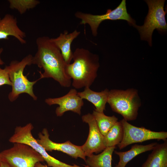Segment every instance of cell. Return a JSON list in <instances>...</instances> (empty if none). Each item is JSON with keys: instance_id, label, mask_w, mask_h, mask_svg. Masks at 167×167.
I'll use <instances>...</instances> for the list:
<instances>
[{"instance_id": "obj_6", "label": "cell", "mask_w": 167, "mask_h": 167, "mask_svg": "<svg viewBox=\"0 0 167 167\" xmlns=\"http://www.w3.org/2000/svg\"><path fill=\"white\" fill-rule=\"evenodd\" d=\"M13 143L12 147L1 152L2 161L11 167H35L37 163L44 161L41 155L29 145Z\"/></svg>"}, {"instance_id": "obj_12", "label": "cell", "mask_w": 167, "mask_h": 167, "mask_svg": "<svg viewBox=\"0 0 167 167\" xmlns=\"http://www.w3.org/2000/svg\"><path fill=\"white\" fill-rule=\"evenodd\" d=\"M75 88H72L66 95L58 98H46L45 102L49 105L57 104L59 105L55 110L57 116H61L66 112L71 111L79 115L84 104L83 99L77 94Z\"/></svg>"}, {"instance_id": "obj_17", "label": "cell", "mask_w": 167, "mask_h": 167, "mask_svg": "<svg viewBox=\"0 0 167 167\" xmlns=\"http://www.w3.org/2000/svg\"><path fill=\"white\" fill-rule=\"evenodd\" d=\"M157 144V142L145 145L135 144L132 146L130 149L128 151H114V153L119 158V162L114 167H125L127 164L135 156L143 152L152 150Z\"/></svg>"}, {"instance_id": "obj_14", "label": "cell", "mask_w": 167, "mask_h": 167, "mask_svg": "<svg viewBox=\"0 0 167 167\" xmlns=\"http://www.w3.org/2000/svg\"><path fill=\"white\" fill-rule=\"evenodd\" d=\"M80 34V32L75 30L68 33L67 31L61 33L58 37L50 38L51 41L60 49L64 61L66 64H69L72 59L73 53L71 45L73 41Z\"/></svg>"}, {"instance_id": "obj_16", "label": "cell", "mask_w": 167, "mask_h": 167, "mask_svg": "<svg viewBox=\"0 0 167 167\" xmlns=\"http://www.w3.org/2000/svg\"><path fill=\"white\" fill-rule=\"evenodd\" d=\"M141 167H167V140L158 143Z\"/></svg>"}, {"instance_id": "obj_2", "label": "cell", "mask_w": 167, "mask_h": 167, "mask_svg": "<svg viewBox=\"0 0 167 167\" xmlns=\"http://www.w3.org/2000/svg\"><path fill=\"white\" fill-rule=\"evenodd\" d=\"M73 62L66 64L65 72L73 80L75 89L90 88L97 76L100 67L98 55L84 48H76L73 53Z\"/></svg>"}, {"instance_id": "obj_24", "label": "cell", "mask_w": 167, "mask_h": 167, "mask_svg": "<svg viewBox=\"0 0 167 167\" xmlns=\"http://www.w3.org/2000/svg\"><path fill=\"white\" fill-rule=\"evenodd\" d=\"M35 167H49L47 165H43L41 162H38L35 165Z\"/></svg>"}, {"instance_id": "obj_22", "label": "cell", "mask_w": 167, "mask_h": 167, "mask_svg": "<svg viewBox=\"0 0 167 167\" xmlns=\"http://www.w3.org/2000/svg\"><path fill=\"white\" fill-rule=\"evenodd\" d=\"M5 84L11 86V84L6 69L0 67V86Z\"/></svg>"}, {"instance_id": "obj_9", "label": "cell", "mask_w": 167, "mask_h": 167, "mask_svg": "<svg viewBox=\"0 0 167 167\" xmlns=\"http://www.w3.org/2000/svg\"><path fill=\"white\" fill-rule=\"evenodd\" d=\"M120 121L123 127L124 134L122 140L118 145L120 150L133 143L150 140H167V132L155 131L143 127H137L130 124L124 119Z\"/></svg>"}, {"instance_id": "obj_19", "label": "cell", "mask_w": 167, "mask_h": 167, "mask_svg": "<svg viewBox=\"0 0 167 167\" xmlns=\"http://www.w3.org/2000/svg\"><path fill=\"white\" fill-rule=\"evenodd\" d=\"M124 131L120 122L118 121L108 133L103 136V142L105 148L116 146L122 140Z\"/></svg>"}, {"instance_id": "obj_13", "label": "cell", "mask_w": 167, "mask_h": 167, "mask_svg": "<svg viewBox=\"0 0 167 167\" xmlns=\"http://www.w3.org/2000/svg\"><path fill=\"white\" fill-rule=\"evenodd\" d=\"M10 36L15 37L21 44L26 43V33L18 26L16 19L7 14L0 18V40L8 39Z\"/></svg>"}, {"instance_id": "obj_10", "label": "cell", "mask_w": 167, "mask_h": 167, "mask_svg": "<svg viewBox=\"0 0 167 167\" xmlns=\"http://www.w3.org/2000/svg\"><path fill=\"white\" fill-rule=\"evenodd\" d=\"M82 119L83 122L88 124L89 133L88 139L81 148L86 156H88L93 153H99L105 148L103 142V135L101 133L95 120L92 114L88 113L83 115Z\"/></svg>"}, {"instance_id": "obj_8", "label": "cell", "mask_w": 167, "mask_h": 167, "mask_svg": "<svg viewBox=\"0 0 167 167\" xmlns=\"http://www.w3.org/2000/svg\"><path fill=\"white\" fill-rule=\"evenodd\" d=\"M75 16L81 19V24H88L90 27L92 33L96 36L98 28L100 24L106 20H124L127 21L130 25L135 24V21L128 13L125 0H122L119 5L114 9H108L106 13L101 15H93L85 13L80 11L77 12Z\"/></svg>"}, {"instance_id": "obj_7", "label": "cell", "mask_w": 167, "mask_h": 167, "mask_svg": "<svg viewBox=\"0 0 167 167\" xmlns=\"http://www.w3.org/2000/svg\"><path fill=\"white\" fill-rule=\"evenodd\" d=\"M33 128V126L30 123L24 126H17L14 134L9 139V141L13 143H20L29 145L41 155L48 167H77L75 164L71 165L67 164L49 155L32 135V131Z\"/></svg>"}, {"instance_id": "obj_21", "label": "cell", "mask_w": 167, "mask_h": 167, "mask_svg": "<svg viewBox=\"0 0 167 167\" xmlns=\"http://www.w3.org/2000/svg\"><path fill=\"white\" fill-rule=\"evenodd\" d=\"M9 7L16 10L21 15L35 8L40 3L37 0H9Z\"/></svg>"}, {"instance_id": "obj_5", "label": "cell", "mask_w": 167, "mask_h": 167, "mask_svg": "<svg viewBox=\"0 0 167 167\" xmlns=\"http://www.w3.org/2000/svg\"><path fill=\"white\" fill-rule=\"evenodd\" d=\"M148 7V11L143 25L140 26L135 24L133 25L138 30L142 40L147 41L150 46L152 45V36L154 30L165 32L167 25L165 19L167 11L164 6L165 0H145Z\"/></svg>"}, {"instance_id": "obj_11", "label": "cell", "mask_w": 167, "mask_h": 167, "mask_svg": "<svg viewBox=\"0 0 167 167\" xmlns=\"http://www.w3.org/2000/svg\"><path fill=\"white\" fill-rule=\"evenodd\" d=\"M36 139L46 151H61L75 159L79 157L86 161V156L80 146L75 145L69 141L60 143L53 142L49 138V134L46 128H44L41 132L39 133L38 139Z\"/></svg>"}, {"instance_id": "obj_18", "label": "cell", "mask_w": 167, "mask_h": 167, "mask_svg": "<svg viewBox=\"0 0 167 167\" xmlns=\"http://www.w3.org/2000/svg\"><path fill=\"white\" fill-rule=\"evenodd\" d=\"M116 146L106 148L101 153L87 156L85 162L89 167H112V156Z\"/></svg>"}, {"instance_id": "obj_25", "label": "cell", "mask_w": 167, "mask_h": 167, "mask_svg": "<svg viewBox=\"0 0 167 167\" xmlns=\"http://www.w3.org/2000/svg\"><path fill=\"white\" fill-rule=\"evenodd\" d=\"M3 49L2 48H0V65H2L4 63V62L1 59L0 57L1 55L3 52Z\"/></svg>"}, {"instance_id": "obj_4", "label": "cell", "mask_w": 167, "mask_h": 167, "mask_svg": "<svg viewBox=\"0 0 167 167\" xmlns=\"http://www.w3.org/2000/svg\"><path fill=\"white\" fill-rule=\"evenodd\" d=\"M107 103L113 111L121 115L128 122L137 118L141 105L138 91L132 88L109 90Z\"/></svg>"}, {"instance_id": "obj_26", "label": "cell", "mask_w": 167, "mask_h": 167, "mask_svg": "<svg viewBox=\"0 0 167 167\" xmlns=\"http://www.w3.org/2000/svg\"><path fill=\"white\" fill-rule=\"evenodd\" d=\"M2 161V157H1V152H0V163H1V162Z\"/></svg>"}, {"instance_id": "obj_23", "label": "cell", "mask_w": 167, "mask_h": 167, "mask_svg": "<svg viewBox=\"0 0 167 167\" xmlns=\"http://www.w3.org/2000/svg\"><path fill=\"white\" fill-rule=\"evenodd\" d=\"M0 167H11L8 164L3 161H2L0 163Z\"/></svg>"}, {"instance_id": "obj_3", "label": "cell", "mask_w": 167, "mask_h": 167, "mask_svg": "<svg viewBox=\"0 0 167 167\" xmlns=\"http://www.w3.org/2000/svg\"><path fill=\"white\" fill-rule=\"evenodd\" d=\"M32 57L29 54L21 61H12L9 65L6 66L4 68L7 72L11 84L12 90L8 95V99L11 102L15 101L20 94L23 93L28 94L34 101L37 99L33 91V86L40 79L30 81L23 73L26 66L32 64Z\"/></svg>"}, {"instance_id": "obj_20", "label": "cell", "mask_w": 167, "mask_h": 167, "mask_svg": "<svg viewBox=\"0 0 167 167\" xmlns=\"http://www.w3.org/2000/svg\"><path fill=\"white\" fill-rule=\"evenodd\" d=\"M92 114L100 131L103 136L105 135L118 121V118L114 115L107 116L105 115L104 112H100L94 110Z\"/></svg>"}, {"instance_id": "obj_1", "label": "cell", "mask_w": 167, "mask_h": 167, "mask_svg": "<svg viewBox=\"0 0 167 167\" xmlns=\"http://www.w3.org/2000/svg\"><path fill=\"white\" fill-rule=\"evenodd\" d=\"M36 43L37 50L32 57V64L44 70L43 73L39 71V79L51 78L63 87H70L71 79L66 74V63L60 49L48 36L38 37Z\"/></svg>"}, {"instance_id": "obj_15", "label": "cell", "mask_w": 167, "mask_h": 167, "mask_svg": "<svg viewBox=\"0 0 167 167\" xmlns=\"http://www.w3.org/2000/svg\"><path fill=\"white\" fill-rule=\"evenodd\" d=\"M109 90L107 88L100 92H96L89 88H84V91L78 92V95L82 99H85L92 103L95 107V110L104 112L107 101Z\"/></svg>"}]
</instances>
